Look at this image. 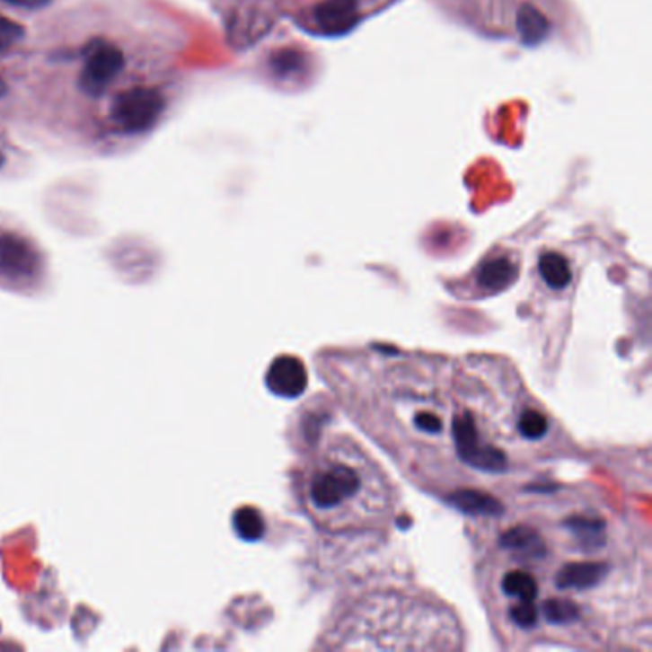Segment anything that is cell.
Returning a JSON list of instances; mask_svg holds the SVG:
<instances>
[{
  "mask_svg": "<svg viewBox=\"0 0 652 652\" xmlns=\"http://www.w3.org/2000/svg\"><path fill=\"white\" fill-rule=\"evenodd\" d=\"M545 498L499 518L482 557V589L513 645L604 647L647 614V567L618 516L582 498Z\"/></svg>",
  "mask_w": 652,
  "mask_h": 652,
  "instance_id": "cell-1",
  "label": "cell"
},
{
  "mask_svg": "<svg viewBox=\"0 0 652 652\" xmlns=\"http://www.w3.org/2000/svg\"><path fill=\"white\" fill-rule=\"evenodd\" d=\"M367 391L366 425L423 480L454 488L452 503L530 469L551 435L550 415L488 360L396 358Z\"/></svg>",
  "mask_w": 652,
  "mask_h": 652,
  "instance_id": "cell-2",
  "label": "cell"
},
{
  "mask_svg": "<svg viewBox=\"0 0 652 652\" xmlns=\"http://www.w3.org/2000/svg\"><path fill=\"white\" fill-rule=\"evenodd\" d=\"M303 501L322 526L360 528L391 511V488L369 457L350 440H335L310 462Z\"/></svg>",
  "mask_w": 652,
  "mask_h": 652,
  "instance_id": "cell-3",
  "label": "cell"
},
{
  "mask_svg": "<svg viewBox=\"0 0 652 652\" xmlns=\"http://www.w3.org/2000/svg\"><path fill=\"white\" fill-rule=\"evenodd\" d=\"M163 111H165V98L159 91L132 86L111 100L110 121L123 135H140L155 127Z\"/></svg>",
  "mask_w": 652,
  "mask_h": 652,
  "instance_id": "cell-4",
  "label": "cell"
},
{
  "mask_svg": "<svg viewBox=\"0 0 652 652\" xmlns=\"http://www.w3.org/2000/svg\"><path fill=\"white\" fill-rule=\"evenodd\" d=\"M125 69V54L108 40H94L84 50L79 88L86 96H101Z\"/></svg>",
  "mask_w": 652,
  "mask_h": 652,
  "instance_id": "cell-5",
  "label": "cell"
},
{
  "mask_svg": "<svg viewBox=\"0 0 652 652\" xmlns=\"http://www.w3.org/2000/svg\"><path fill=\"white\" fill-rule=\"evenodd\" d=\"M39 266L35 247L18 233H0V274L29 278Z\"/></svg>",
  "mask_w": 652,
  "mask_h": 652,
  "instance_id": "cell-6",
  "label": "cell"
},
{
  "mask_svg": "<svg viewBox=\"0 0 652 652\" xmlns=\"http://www.w3.org/2000/svg\"><path fill=\"white\" fill-rule=\"evenodd\" d=\"M308 374L301 360L293 356H279L266 374V387L276 396L296 398L306 391Z\"/></svg>",
  "mask_w": 652,
  "mask_h": 652,
  "instance_id": "cell-7",
  "label": "cell"
},
{
  "mask_svg": "<svg viewBox=\"0 0 652 652\" xmlns=\"http://www.w3.org/2000/svg\"><path fill=\"white\" fill-rule=\"evenodd\" d=\"M314 20L323 33H347L358 23V0H323L314 10Z\"/></svg>",
  "mask_w": 652,
  "mask_h": 652,
  "instance_id": "cell-8",
  "label": "cell"
},
{
  "mask_svg": "<svg viewBox=\"0 0 652 652\" xmlns=\"http://www.w3.org/2000/svg\"><path fill=\"white\" fill-rule=\"evenodd\" d=\"M550 20L532 4H523L516 16V29L526 47H538L550 35Z\"/></svg>",
  "mask_w": 652,
  "mask_h": 652,
  "instance_id": "cell-9",
  "label": "cell"
},
{
  "mask_svg": "<svg viewBox=\"0 0 652 652\" xmlns=\"http://www.w3.org/2000/svg\"><path fill=\"white\" fill-rule=\"evenodd\" d=\"M515 276V264L507 257H496L482 264V269L479 270V286L486 293H498L499 289L507 287Z\"/></svg>",
  "mask_w": 652,
  "mask_h": 652,
  "instance_id": "cell-10",
  "label": "cell"
},
{
  "mask_svg": "<svg viewBox=\"0 0 652 652\" xmlns=\"http://www.w3.org/2000/svg\"><path fill=\"white\" fill-rule=\"evenodd\" d=\"M538 269L545 286H550L551 289H562L572 281L570 262L560 253H555V251H550V253L540 257Z\"/></svg>",
  "mask_w": 652,
  "mask_h": 652,
  "instance_id": "cell-11",
  "label": "cell"
},
{
  "mask_svg": "<svg viewBox=\"0 0 652 652\" xmlns=\"http://www.w3.org/2000/svg\"><path fill=\"white\" fill-rule=\"evenodd\" d=\"M233 528L237 532V536L245 542H259L266 532L262 515L253 507H242L235 511Z\"/></svg>",
  "mask_w": 652,
  "mask_h": 652,
  "instance_id": "cell-12",
  "label": "cell"
},
{
  "mask_svg": "<svg viewBox=\"0 0 652 652\" xmlns=\"http://www.w3.org/2000/svg\"><path fill=\"white\" fill-rule=\"evenodd\" d=\"M303 66V57L296 50H279L270 57V67L274 69L276 75L279 77H289L296 73Z\"/></svg>",
  "mask_w": 652,
  "mask_h": 652,
  "instance_id": "cell-13",
  "label": "cell"
},
{
  "mask_svg": "<svg viewBox=\"0 0 652 652\" xmlns=\"http://www.w3.org/2000/svg\"><path fill=\"white\" fill-rule=\"evenodd\" d=\"M25 37V29L22 23L13 22L0 13V54L8 52L10 48L16 47Z\"/></svg>",
  "mask_w": 652,
  "mask_h": 652,
  "instance_id": "cell-14",
  "label": "cell"
},
{
  "mask_svg": "<svg viewBox=\"0 0 652 652\" xmlns=\"http://www.w3.org/2000/svg\"><path fill=\"white\" fill-rule=\"evenodd\" d=\"M3 3L10 4V6H18V8H25V10H39L50 4V0H3Z\"/></svg>",
  "mask_w": 652,
  "mask_h": 652,
  "instance_id": "cell-15",
  "label": "cell"
},
{
  "mask_svg": "<svg viewBox=\"0 0 652 652\" xmlns=\"http://www.w3.org/2000/svg\"><path fill=\"white\" fill-rule=\"evenodd\" d=\"M6 94H8V84L3 77H0V98H4Z\"/></svg>",
  "mask_w": 652,
  "mask_h": 652,
  "instance_id": "cell-16",
  "label": "cell"
},
{
  "mask_svg": "<svg viewBox=\"0 0 652 652\" xmlns=\"http://www.w3.org/2000/svg\"><path fill=\"white\" fill-rule=\"evenodd\" d=\"M4 163H6V157H4V152H3V150H0V169H3V167H4Z\"/></svg>",
  "mask_w": 652,
  "mask_h": 652,
  "instance_id": "cell-17",
  "label": "cell"
}]
</instances>
